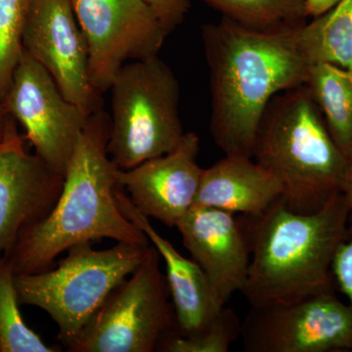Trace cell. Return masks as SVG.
<instances>
[{"instance_id": "cell-1", "label": "cell", "mask_w": 352, "mask_h": 352, "mask_svg": "<svg viewBox=\"0 0 352 352\" xmlns=\"http://www.w3.org/2000/svg\"><path fill=\"white\" fill-rule=\"evenodd\" d=\"M298 29L254 31L226 18L201 25L210 75V131L226 156L252 159L271 99L307 82L311 66L298 47Z\"/></svg>"}, {"instance_id": "cell-2", "label": "cell", "mask_w": 352, "mask_h": 352, "mask_svg": "<svg viewBox=\"0 0 352 352\" xmlns=\"http://www.w3.org/2000/svg\"><path fill=\"white\" fill-rule=\"evenodd\" d=\"M110 116L99 109L88 117L64 175L63 188L50 214L21 233L7 258L16 275L48 270L69 248L112 239L149 245L147 236L118 206L120 168L109 156Z\"/></svg>"}, {"instance_id": "cell-3", "label": "cell", "mask_w": 352, "mask_h": 352, "mask_svg": "<svg viewBox=\"0 0 352 352\" xmlns=\"http://www.w3.org/2000/svg\"><path fill=\"white\" fill-rule=\"evenodd\" d=\"M351 207L344 193L311 214L283 199L259 214L238 217L251 252L241 293L250 307L285 303L333 291L331 266L346 239Z\"/></svg>"}, {"instance_id": "cell-4", "label": "cell", "mask_w": 352, "mask_h": 352, "mask_svg": "<svg viewBox=\"0 0 352 352\" xmlns=\"http://www.w3.org/2000/svg\"><path fill=\"white\" fill-rule=\"evenodd\" d=\"M252 159L276 178L284 203L298 214L317 212L346 191L351 162L333 141L305 85L271 99Z\"/></svg>"}, {"instance_id": "cell-5", "label": "cell", "mask_w": 352, "mask_h": 352, "mask_svg": "<svg viewBox=\"0 0 352 352\" xmlns=\"http://www.w3.org/2000/svg\"><path fill=\"white\" fill-rule=\"evenodd\" d=\"M150 245L117 242L101 251L91 243L74 245L56 268L16 275L20 305L50 315L68 349L109 294L143 263Z\"/></svg>"}, {"instance_id": "cell-6", "label": "cell", "mask_w": 352, "mask_h": 352, "mask_svg": "<svg viewBox=\"0 0 352 352\" xmlns=\"http://www.w3.org/2000/svg\"><path fill=\"white\" fill-rule=\"evenodd\" d=\"M110 90L107 150L120 170L166 154L182 142L179 82L159 56L124 65Z\"/></svg>"}, {"instance_id": "cell-7", "label": "cell", "mask_w": 352, "mask_h": 352, "mask_svg": "<svg viewBox=\"0 0 352 352\" xmlns=\"http://www.w3.org/2000/svg\"><path fill=\"white\" fill-rule=\"evenodd\" d=\"M154 245L120 282L67 349L71 352H153L175 332L170 289Z\"/></svg>"}, {"instance_id": "cell-8", "label": "cell", "mask_w": 352, "mask_h": 352, "mask_svg": "<svg viewBox=\"0 0 352 352\" xmlns=\"http://www.w3.org/2000/svg\"><path fill=\"white\" fill-rule=\"evenodd\" d=\"M89 53L92 87L107 91L124 65L156 57L168 34L145 0H71Z\"/></svg>"}, {"instance_id": "cell-9", "label": "cell", "mask_w": 352, "mask_h": 352, "mask_svg": "<svg viewBox=\"0 0 352 352\" xmlns=\"http://www.w3.org/2000/svg\"><path fill=\"white\" fill-rule=\"evenodd\" d=\"M240 336L247 352L351 351L352 309L333 291L251 307Z\"/></svg>"}, {"instance_id": "cell-10", "label": "cell", "mask_w": 352, "mask_h": 352, "mask_svg": "<svg viewBox=\"0 0 352 352\" xmlns=\"http://www.w3.org/2000/svg\"><path fill=\"white\" fill-rule=\"evenodd\" d=\"M3 104L24 127L36 154L65 175L89 116L62 94L50 74L25 51Z\"/></svg>"}, {"instance_id": "cell-11", "label": "cell", "mask_w": 352, "mask_h": 352, "mask_svg": "<svg viewBox=\"0 0 352 352\" xmlns=\"http://www.w3.org/2000/svg\"><path fill=\"white\" fill-rule=\"evenodd\" d=\"M23 50L50 74L69 102L88 116L101 109L100 94L90 80L87 41L71 0H34Z\"/></svg>"}, {"instance_id": "cell-12", "label": "cell", "mask_w": 352, "mask_h": 352, "mask_svg": "<svg viewBox=\"0 0 352 352\" xmlns=\"http://www.w3.org/2000/svg\"><path fill=\"white\" fill-rule=\"evenodd\" d=\"M200 138L185 132L173 151L153 157L129 170H120L118 184L127 192L134 207L164 226L176 227L195 207L201 168L197 162Z\"/></svg>"}, {"instance_id": "cell-13", "label": "cell", "mask_w": 352, "mask_h": 352, "mask_svg": "<svg viewBox=\"0 0 352 352\" xmlns=\"http://www.w3.org/2000/svg\"><path fill=\"white\" fill-rule=\"evenodd\" d=\"M63 183L64 175L25 152L10 124L0 145V256H8L24 229L50 214Z\"/></svg>"}, {"instance_id": "cell-14", "label": "cell", "mask_w": 352, "mask_h": 352, "mask_svg": "<svg viewBox=\"0 0 352 352\" xmlns=\"http://www.w3.org/2000/svg\"><path fill=\"white\" fill-rule=\"evenodd\" d=\"M176 228L192 258L207 275L220 303L226 305L236 292L244 289L251 261L239 219L219 208L195 206Z\"/></svg>"}, {"instance_id": "cell-15", "label": "cell", "mask_w": 352, "mask_h": 352, "mask_svg": "<svg viewBox=\"0 0 352 352\" xmlns=\"http://www.w3.org/2000/svg\"><path fill=\"white\" fill-rule=\"evenodd\" d=\"M115 196L124 217L142 230L166 263V281L175 307L176 333L191 337L207 332L226 307L220 303L207 275L193 259L184 258L170 241L157 233L149 217L134 207L119 184L116 187Z\"/></svg>"}, {"instance_id": "cell-16", "label": "cell", "mask_w": 352, "mask_h": 352, "mask_svg": "<svg viewBox=\"0 0 352 352\" xmlns=\"http://www.w3.org/2000/svg\"><path fill=\"white\" fill-rule=\"evenodd\" d=\"M282 198L279 182L252 157L226 156L204 168L195 206L259 214Z\"/></svg>"}, {"instance_id": "cell-17", "label": "cell", "mask_w": 352, "mask_h": 352, "mask_svg": "<svg viewBox=\"0 0 352 352\" xmlns=\"http://www.w3.org/2000/svg\"><path fill=\"white\" fill-rule=\"evenodd\" d=\"M298 47L310 66L332 64L352 71V0H340L296 31Z\"/></svg>"}, {"instance_id": "cell-18", "label": "cell", "mask_w": 352, "mask_h": 352, "mask_svg": "<svg viewBox=\"0 0 352 352\" xmlns=\"http://www.w3.org/2000/svg\"><path fill=\"white\" fill-rule=\"evenodd\" d=\"M305 85L320 109L331 136L352 160V71L332 64L310 67Z\"/></svg>"}, {"instance_id": "cell-19", "label": "cell", "mask_w": 352, "mask_h": 352, "mask_svg": "<svg viewBox=\"0 0 352 352\" xmlns=\"http://www.w3.org/2000/svg\"><path fill=\"white\" fill-rule=\"evenodd\" d=\"M191 1V0H190ZM248 29L284 32L307 23V0H195Z\"/></svg>"}, {"instance_id": "cell-20", "label": "cell", "mask_w": 352, "mask_h": 352, "mask_svg": "<svg viewBox=\"0 0 352 352\" xmlns=\"http://www.w3.org/2000/svg\"><path fill=\"white\" fill-rule=\"evenodd\" d=\"M16 273L6 256H0V352H60L25 324L20 311Z\"/></svg>"}, {"instance_id": "cell-21", "label": "cell", "mask_w": 352, "mask_h": 352, "mask_svg": "<svg viewBox=\"0 0 352 352\" xmlns=\"http://www.w3.org/2000/svg\"><path fill=\"white\" fill-rule=\"evenodd\" d=\"M34 0H0V105L23 50V34Z\"/></svg>"}, {"instance_id": "cell-22", "label": "cell", "mask_w": 352, "mask_h": 352, "mask_svg": "<svg viewBox=\"0 0 352 352\" xmlns=\"http://www.w3.org/2000/svg\"><path fill=\"white\" fill-rule=\"evenodd\" d=\"M241 326L236 312L224 307L219 319L207 332L184 337L175 331L161 342L157 351L227 352L239 337Z\"/></svg>"}, {"instance_id": "cell-23", "label": "cell", "mask_w": 352, "mask_h": 352, "mask_svg": "<svg viewBox=\"0 0 352 352\" xmlns=\"http://www.w3.org/2000/svg\"><path fill=\"white\" fill-rule=\"evenodd\" d=\"M331 270L340 291L349 298V305L352 309V210L346 239L336 250Z\"/></svg>"}, {"instance_id": "cell-24", "label": "cell", "mask_w": 352, "mask_h": 352, "mask_svg": "<svg viewBox=\"0 0 352 352\" xmlns=\"http://www.w3.org/2000/svg\"><path fill=\"white\" fill-rule=\"evenodd\" d=\"M145 1L154 9L168 36L182 24L190 8V0H145Z\"/></svg>"}, {"instance_id": "cell-25", "label": "cell", "mask_w": 352, "mask_h": 352, "mask_svg": "<svg viewBox=\"0 0 352 352\" xmlns=\"http://www.w3.org/2000/svg\"><path fill=\"white\" fill-rule=\"evenodd\" d=\"M340 0H307V17H317L321 14L327 12Z\"/></svg>"}, {"instance_id": "cell-26", "label": "cell", "mask_w": 352, "mask_h": 352, "mask_svg": "<svg viewBox=\"0 0 352 352\" xmlns=\"http://www.w3.org/2000/svg\"><path fill=\"white\" fill-rule=\"evenodd\" d=\"M344 194L347 197V200L349 201L352 210V160L351 162V166H349V179H347V184Z\"/></svg>"}, {"instance_id": "cell-27", "label": "cell", "mask_w": 352, "mask_h": 352, "mask_svg": "<svg viewBox=\"0 0 352 352\" xmlns=\"http://www.w3.org/2000/svg\"><path fill=\"white\" fill-rule=\"evenodd\" d=\"M9 127H10V124H6L3 126H0V144H1L4 139H6Z\"/></svg>"}]
</instances>
